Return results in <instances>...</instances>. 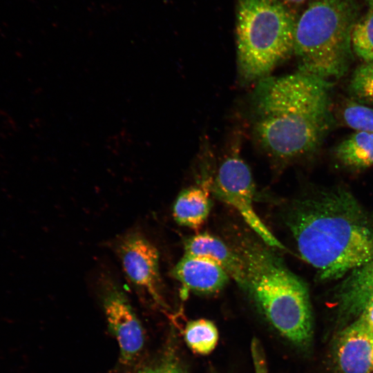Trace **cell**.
Segmentation results:
<instances>
[{"label":"cell","instance_id":"obj_1","mask_svg":"<svg viewBox=\"0 0 373 373\" xmlns=\"http://www.w3.org/2000/svg\"><path fill=\"white\" fill-rule=\"evenodd\" d=\"M330 81L297 71L268 76L251 93V133L274 162L285 165L314 152L332 124Z\"/></svg>","mask_w":373,"mask_h":373},{"label":"cell","instance_id":"obj_2","mask_svg":"<svg viewBox=\"0 0 373 373\" xmlns=\"http://www.w3.org/2000/svg\"><path fill=\"white\" fill-rule=\"evenodd\" d=\"M302 258L334 280L373 260V213L347 191L303 196L283 211Z\"/></svg>","mask_w":373,"mask_h":373},{"label":"cell","instance_id":"obj_3","mask_svg":"<svg viewBox=\"0 0 373 373\" xmlns=\"http://www.w3.org/2000/svg\"><path fill=\"white\" fill-rule=\"evenodd\" d=\"M229 245L244 262L245 291L258 309L287 339L307 347L312 338V316L304 282L260 239L236 232Z\"/></svg>","mask_w":373,"mask_h":373},{"label":"cell","instance_id":"obj_4","mask_svg":"<svg viewBox=\"0 0 373 373\" xmlns=\"http://www.w3.org/2000/svg\"><path fill=\"white\" fill-rule=\"evenodd\" d=\"M359 12L356 0H312L296 21L298 71L329 81L343 77L352 59V32Z\"/></svg>","mask_w":373,"mask_h":373},{"label":"cell","instance_id":"obj_5","mask_svg":"<svg viewBox=\"0 0 373 373\" xmlns=\"http://www.w3.org/2000/svg\"><path fill=\"white\" fill-rule=\"evenodd\" d=\"M296 18L280 0H238L237 67L240 82L256 83L294 54Z\"/></svg>","mask_w":373,"mask_h":373},{"label":"cell","instance_id":"obj_6","mask_svg":"<svg viewBox=\"0 0 373 373\" xmlns=\"http://www.w3.org/2000/svg\"><path fill=\"white\" fill-rule=\"evenodd\" d=\"M240 139L230 145L224 159L214 172L211 191L219 200L233 207L254 233L271 247L285 246L269 231L254 207L255 185L251 170L240 155Z\"/></svg>","mask_w":373,"mask_h":373},{"label":"cell","instance_id":"obj_7","mask_svg":"<svg viewBox=\"0 0 373 373\" xmlns=\"http://www.w3.org/2000/svg\"><path fill=\"white\" fill-rule=\"evenodd\" d=\"M118 252L131 282L159 301V254L155 246L142 235L131 233L120 242Z\"/></svg>","mask_w":373,"mask_h":373},{"label":"cell","instance_id":"obj_8","mask_svg":"<svg viewBox=\"0 0 373 373\" xmlns=\"http://www.w3.org/2000/svg\"><path fill=\"white\" fill-rule=\"evenodd\" d=\"M334 360L339 373L373 372V332L357 317L338 334Z\"/></svg>","mask_w":373,"mask_h":373},{"label":"cell","instance_id":"obj_9","mask_svg":"<svg viewBox=\"0 0 373 373\" xmlns=\"http://www.w3.org/2000/svg\"><path fill=\"white\" fill-rule=\"evenodd\" d=\"M104 285L108 322L118 341L122 358L129 361L143 345L142 327L122 291L111 281Z\"/></svg>","mask_w":373,"mask_h":373},{"label":"cell","instance_id":"obj_10","mask_svg":"<svg viewBox=\"0 0 373 373\" xmlns=\"http://www.w3.org/2000/svg\"><path fill=\"white\" fill-rule=\"evenodd\" d=\"M184 255L206 258L218 265L245 291L247 277L244 262L230 245L208 233L191 236L185 241Z\"/></svg>","mask_w":373,"mask_h":373},{"label":"cell","instance_id":"obj_11","mask_svg":"<svg viewBox=\"0 0 373 373\" xmlns=\"http://www.w3.org/2000/svg\"><path fill=\"white\" fill-rule=\"evenodd\" d=\"M172 275L184 289L200 294L217 292L229 279L227 274L213 261L186 255L174 267Z\"/></svg>","mask_w":373,"mask_h":373},{"label":"cell","instance_id":"obj_12","mask_svg":"<svg viewBox=\"0 0 373 373\" xmlns=\"http://www.w3.org/2000/svg\"><path fill=\"white\" fill-rule=\"evenodd\" d=\"M373 299V260L352 271L336 294L339 318L344 321L356 318Z\"/></svg>","mask_w":373,"mask_h":373},{"label":"cell","instance_id":"obj_13","mask_svg":"<svg viewBox=\"0 0 373 373\" xmlns=\"http://www.w3.org/2000/svg\"><path fill=\"white\" fill-rule=\"evenodd\" d=\"M213 175L207 173L200 185L182 191L178 196L173 209L175 220L180 225L198 229L207 219L211 202V185Z\"/></svg>","mask_w":373,"mask_h":373},{"label":"cell","instance_id":"obj_14","mask_svg":"<svg viewBox=\"0 0 373 373\" xmlns=\"http://www.w3.org/2000/svg\"><path fill=\"white\" fill-rule=\"evenodd\" d=\"M338 160L352 169H365L373 166V133L356 131L334 149Z\"/></svg>","mask_w":373,"mask_h":373},{"label":"cell","instance_id":"obj_15","mask_svg":"<svg viewBox=\"0 0 373 373\" xmlns=\"http://www.w3.org/2000/svg\"><path fill=\"white\" fill-rule=\"evenodd\" d=\"M185 341L190 348L200 354H208L217 345L218 332L211 321L198 319L189 322L184 332Z\"/></svg>","mask_w":373,"mask_h":373},{"label":"cell","instance_id":"obj_16","mask_svg":"<svg viewBox=\"0 0 373 373\" xmlns=\"http://www.w3.org/2000/svg\"><path fill=\"white\" fill-rule=\"evenodd\" d=\"M368 9L358 19L352 32V47L365 62L373 61V0H366Z\"/></svg>","mask_w":373,"mask_h":373},{"label":"cell","instance_id":"obj_17","mask_svg":"<svg viewBox=\"0 0 373 373\" xmlns=\"http://www.w3.org/2000/svg\"><path fill=\"white\" fill-rule=\"evenodd\" d=\"M349 91L358 101L373 104V61L365 62L353 73Z\"/></svg>","mask_w":373,"mask_h":373},{"label":"cell","instance_id":"obj_18","mask_svg":"<svg viewBox=\"0 0 373 373\" xmlns=\"http://www.w3.org/2000/svg\"><path fill=\"white\" fill-rule=\"evenodd\" d=\"M343 118L350 128L373 133V108L351 102L343 108Z\"/></svg>","mask_w":373,"mask_h":373},{"label":"cell","instance_id":"obj_19","mask_svg":"<svg viewBox=\"0 0 373 373\" xmlns=\"http://www.w3.org/2000/svg\"><path fill=\"white\" fill-rule=\"evenodd\" d=\"M373 332V299L370 300L358 316Z\"/></svg>","mask_w":373,"mask_h":373},{"label":"cell","instance_id":"obj_20","mask_svg":"<svg viewBox=\"0 0 373 373\" xmlns=\"http://www.w3.org/2000/svg\"><path fill=\"white\" fill-rule=\"evenodd\" d=\"M140 373H184L180 367L173 364H165L159 367L146 370Z\"/></svg>","mask_w":373,"mask_h":373},{"label":"cell","instance_id":"obj_21","mask_svg":"<svg viewBox=\"0 0 373 373\" xmlns=\"http://www.w3.org/2000/svg\"><path fill=\"white\" fill-rule=\"evenodd\" d=\"M305 0H283V3L291 9V7L303 3Z\"/></svg>","mask_w":373,"mask_h":373}]
</instances>
